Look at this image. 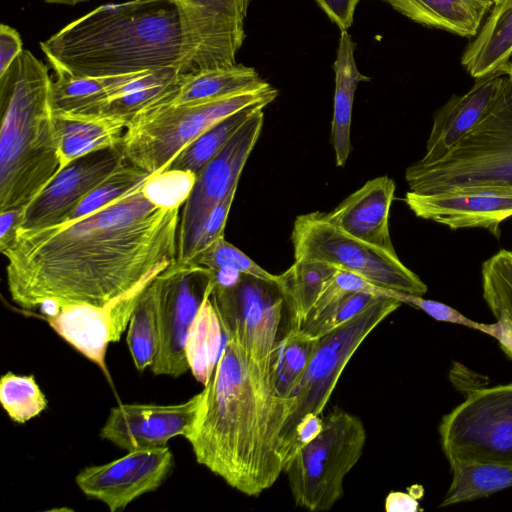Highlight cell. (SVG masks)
Listing matches in <instances>:
<instances>
[{
  "label": "cell",
  "mask_w": 512,
  "mask_h": 512,
  "mask_svg": "<svg viewBox=\"0 0 512 512\" xmlns=\"http://www.w3.org/2000/svg\"><path fill=\"white\" fill-rule=\"evenodd\" d=\"M144 184L81 218L17 229L0 248L12 301L24 310L49 307L46 315L102 307L174 263L180 208L159 206Z\"/></svg>",
  "instance_id": "cell-1"
},
{
  "label": "cell",
  "mask_w": 512,
  "mask_h": 512,
  "mask_svg": "<svg viewBox=\"0 0 512 512\" xmlns=\"http://www.w3.org/2000/svg\"><path fill=\"white\" fill-rule=\"evenodd\" d=\"M200 394L185 436L196 461L233 489L259 496L283 473L278 449L292 406L273 386L270 359L257 361L227 339Z\"/></svg>",
  "instance_id": "cell-2"
},
{
  "label": "cell",
  "mask_w": 512,
  "mask_h": 512,
  "mask_svg": "<svg viewBox=\"0 0 512 512\" xmlns=\"http://www.w3.org/2000/svg\"><path fill=\"white\" fill-rule=\"evenodd\" d=\"M53 71L107 77L176 67L182 34L168 0L105 4L40 42Z\"/></svg>",
  "instance_id": "cell-3"
},
{
  "label": "cell",
  "mask_w": 512,
  "mask_h": 512,
  "mask_svg": "<svg viewBox=\"0 0 512 512\" xmlns=\"http://www.w3.org/2000/svg\"><path fill=\"white\" fill-rule=\"evenodd\" d=\"M0 212L22 210L61 171L47 66L23 50L0 75Z\"/></svg>",
  "instance_id": "cell-4"
},
{
  "label": "cell",
  "mask_w": 512,
  "mask_h": 512,
  "mask_svg": "<svg viewBox=\"0 0 512 512\" xmlns=\"http://www.w3.org/2000/svg\"><path fill=\"white\" fill-rule=\"evenodd\" d=\"M409 191L418 194L475 190L512 194V82L505 77L477 123L441 160L410 165Z\"/></svg>",
  "instance_id": "cell-5"
},
{
  "label": "cell",
  "mask_w": 512,
  "mask_h": 512,
  "mask_svg": "<svg viewBox=\"0 0 512 512\" xmlns=\"http://www.w3.org/2000/svg\"><path fill=\"white\" fill-rule=\"evenodd\" d=\"M277 94L269 85L212 101L146 108L129 121L122 151L130 164L146 173L161 172L181 150L212 126L247 106L268 105Z\"/></svg>",
  "instance_id": "cell-6"
},
{
  "label": "cell",
  "mask_w": 512,
  "mask_h": 512,
  "mask_svg": "<svg viewBox=\"0 0 512 512\" xmlns=\"http://www.w3.org/2000/svg\"><path fill=\"white\" fill-rule=\"evenodd\" d=\"M366 429L362 420L335 407L323 417L321 432L284 467L296 506L330 510L344 495V479L361 458Z\"/></svg>",
  "instance_id": "cell-7"
},
{
  "label": "cell",
  "mask_w": 512,
  "mask_h": 512,
  "mask_svg": "<svg viewBox=\"0 0 512 512\" xmlns=\"http://www.w3.org/2000/svg\"><path fill=\"white\" fill-rule=\"evenodd\" d=\"M291 240L295 260L324 262L384 289L418 296L427 292L426 284L397 254L346 233L330 223L322 212L299 215L294 221Z\"/></svg>",
  "instance_id": "cell-8"
},
{
  "label": "cell",
  "mask_w": 512,
  "mask_h": 512,
  "mask_svg": "<svg viewBox=\"0 0 512 512\" xmlns=\"http://www.w3.org/2000/svg\"><path fill=\"white\" fill-rule=\"evenodd\" d=\"M401 304L394 298L382 297L345 324L319 338L291 397L290 415L281 432L278 451L283 461V469L297 425L308 414H322L356 350Z\"/></svg>",
  "instance_id": "cell-9"
},
{
  "label": "cell",
  "mask_w": 512,
  "mask_h": 512,
  "mask_svg": "<svg viewBox=\"0 0 512 512\" xmlns=\"http://www.w3.org/2000/svg\"><path fill=\"white\" fill-rule=\"evenodd\" d=\"M450 468L466 463L512 465V383L478 389L439 425Z\"/></svg>",
  "instance_id": "cell-10"
},
{
  "label": "cell",
  "mask_w": 512,
  "mask_h": 512,
  "mask_svg": "<svg viewBox=\"0 0 512 512\" xmlns=\"http://www.w3.org/2000/svg\"><path fill=\"white\" fill-rule=\"evenodd\" d=\"M158 349L155 376L178 378L189 370L185 344L189 329L215 285V272L193 261H175L156 276Z\"/></svg>",
  "instance_id": "cell-11"
},
{
  "label": "cell",
  "mask_w": 512,
  "mask_h": 512,
  "mask_svg": "<svg viewBox=\"0 0 512 512\" xmlns=\"http://www.w3.org/2000/svg\"><path fill=\"white\" fill-rule=\"evenodd\" d=\"M211 301L226 339H233L257 361L270 359L284 329V298L275 283L242 274L233 285L215 282Z\"/></svg>",
  "instance_id": "cell-12"
},
{
  "label": "cell",
  "mask_w": 512,
  "mask_h": 512,
  "mask_svg": "<svg viewBox=\"0 0 512 512\" xmlns=\"http://www.w3.org/2000/svg\"><path fill=\"white\" fill-rule=\"evenodd\" d=\"M178 12L182 56L178 77L236 64L251 0H168Z\"/></svg>",
  "instance_id": "cell-13"
},
{
  "label": "cell",
  "mask_w": 512,
  "mask_h": 512,
  "mask_svg": "<svg viewBox=\"0 0 512 512\" xmlns=\"http://www.w3.org/2000/svg\"><path fill=\"white\" fill-rule=\"evenodd\" d=\"M263 108H258L220 152L197 175L180 214L177 261H188L206 219L238 186L243 168L263 127Z\"/></svg>",
  "instance_id": "cell-14"
},
{
  "label": "cell",
  "mask_w": 512,
  "mask_h": 512,
  "mask_svg": "<svg viewBox=\"0 0 512 512\" xmlns=\"http://www.w3.org/2000/svg\"><path fill=\"white\" fill-rule=\"evenodd\" d=\"M126 161L121 146L72 161L22 209L17 229H41L64 223Z\"/></svg>",
  "instance_id": "cell-15"
},
{
  "label": "cell",
  "mask_w": 512,
  "mask_h": 512,
  "mask_svg": "<svg viewBox=\"0 0 512 512\" xmlns=\"http://www.w3.org/2000/svg\"><path fill=\"white\" fill-rule=\"evenodd\" d=\"M173 463L167 446L138 449L109 463L83 468L75 481L88 498L99 500L116 512L157 490L170 474Z\"/></svg>",
  "instance_id": "cell-16"
},
{
  "label": "cell",
  "mask_w": 512,
  "mask_h": 512,
  "mask_svg": "<svg viewBox=\"0 0 512 512\" xmlns=\"http://www.w3.org/2000/svg\"><path fill=\"white\" fill-rule=\"evenodd\" d=\"M200 398L199 392L180 404L113 407L100 430V437L127 451L164 447L173 437L187 435L194 423Z\"/></svg>",
  "instance_id": "cell-17"
},
{
  "label": "cell",
  "mask_w": 512,
  "mask_h": 512,
  "mask_svg": "<svg viewBox=\"0 0 512 512\" xmlns=\"http://www.w3.org/2000/svg\"><path fill=\"white\" fill-rule=\"evenodd\" d=\"M405 203L419 218L452 230L483 228L500 235V224L512 216V194L475 190L418 194L407 191Z\"/></svg>",
  "instance_id": "cell-18"
},
{
  "label": "cell",
  "mask_w": 512,
  "mask_h": 512,
  "mask_svg": "<svg viewBox=\"0 0 512 512\" xmlns=\"http://www.w3.org/2000/svg\"><path fill=\"white\" fill-rule=\"evenodd\" d=\"M506 77L500 72L476 79L463 95L452 96L435 114L424 156L417 161L430 165L446 154L483 117Z\"/></svg>",
  "instance_id": "cell-19"
},
{
  "label": "cell",
  "mask_w": 512,
  "mask_h": 512,
  "mask_svg": "<svg viewBox=\"0 0 512 512\" xmlns=\"http://www.w3.org/2000/svg\"><path fill=\"white\" fill-rule=\"evenodd\" d=\"M395 189V182L386 175L371 179L335 209L324 213L325 217L355 238L397 254L389 231Z\"/></svg>",
  "instance_id": "cell-20"
},
{
  "label": "cell",
  "mask_w": 512,
  "mask_h": 512,
  "mask_svg": "<svg viewBox=\"0 0 512 512\" xmlns=\"http://www.w3.org/2000/svg\"><path fill=\"white\" fill-rule=\"evenodd\" d=\"M110 304L70 305L58 309L44 319L69 345L96 364L106 375V352L113 342Z\"/></svg>",
  "instance_id": "cell-21"
},
{
  "label": "cell",
  "mask_w": 512,
  "mask_h": 512,
  "mask_svg": "<svg viewBox=\"0 0 512 512\" xmlns=\"http://www.w3.org/2000/svg\"><path fill=\"white\" fill-rule=\"evenodd\" d=\"M61 170L72 161L104 149L120 147L129 121L106 114L55 112Z\"/></svg>",
  "instance_id": "cell-22"
},
{
  "label": "cell",
  "mask_w": 512,
  "mask_h": 512,
  "mask_svg": "<svg viewBox=\"0 0 512 512\" xmlns=\"http://www.w3.org/2000/svg\"><path fill=\"white\" fill-rule=\"evenodd\" d=\"M512 58V0H496L461 58L475 79L504 72Z\"/></svg>",
  "instance_id": "cell-23"
},
{
  "label": "cell",
  "mask_w": 512,
  "mask_h": 512,
  "mask_svg": "<svg viewBox=\"0 0 512 512\" xmlns=\"http://www.w3.org/2000/svg\"><path fill=\"white\" fill-rule=\"evenodd\" d=\"M269 85L253 67L233 64L178 77L174 89L152 106L212 101Z\"/></svg>",
  "instance_id": "cell-24"
},
{
  "label": "cell",
  "mask_w": 512,
  "mask_h": 512,
  "mask_svg": "<svg viewBox=\"0 0 512 512\" xmlns=\"http://www.w3.org/2000/svg\"><path fill=\"white\" fill-rule=\"evenodd\" d=\"M421 25L474 37L494 0H381Z\"/></svg>",
  "instance_id": "cell-25"
},
{
  "label": "cell",
  "mask_w": 512,
  "mask_h": 512,
  "mask_svg": "<svg viewBox=\"0 0 512 512\" xmlns=\"http://www.w3.org/2000/svg\"><path fill=\"white\" fill-rule=\"evenodd\" d=\"M355 47L348 31H341L334 62L335 94L331 125V142L336 165L339 167L345 165L351 151L352 108L358 83L370 80L358 70L354 56Z\"/></svg>",
  "instance_id": "cell-26"
},
{
  "label": "cell",
  "mask_w": 512,
  "mask_h": 512,
  "mask_svg": "<svg viewBox=\"0 0 512 512\" xmlns=\"http://www.w3.org/2000/svg\"><path fill=\"white\" fill-rule=\"evenodd\" d=\"M139 73L90 77L54 71L52 76L54 110L80 114L95 113L104 104L119 97L124 86Z\"/></svg>",
  "instance_id": "cell-27"
},
{
  "label": "cell",
  "mask_w": 512,
  "mask_h": 512,
  "mask_svg": "<svg viewBox=\"0 0 512 512\" xmlns=\"http://www.w3.org/2000/svg\"><path fill=\"white\" fill-rule=\"evenodd\" d=\"M338 269L313 260H295L284 273L277 275L276 286L281 292L289 330H301L326 283Z\"/></svg>",
  "instance_id": "cell-28"
},
{
  "label": "cell",
  "mask_w": 512,
  "mask_h": 512,
  "mask_svg": "<svg viewBox=\"0 0 512 512\" xmlns=\"http://www.w3.org/2000/svg\"><path fill=\"white\" fill-rule=\"evenodd\" d=\"M483 298L496 319L487 335L512 359V251L502 249L482 263Z\"/></svg>",
  "instance_id": "cell-29"
},
{
  "label": "cell",
  "mask_w": 512,
  "mask_h": 512,
  "mask_svg": "<svg viewBox=\"0 0 512 512\" xmlns=\"http://www.w3.org/2000/svg\"><path fill=\"white\" fill-rule=\"evenodd\" d=\"M203 301L187 335L185 353L194 378L207 385L211 379L222 349V326L210 298Z\"/></svg>",
  "instance_id": "cell-30"
},
{
  "label": "cell",
  "mask_w": 512,
  "mask_h": 512,
  "mask_svg": "<svg viewBox=\"0 0 512 512\" xmlns=\"http://www.w3.org/2000/svg\"><path fill=\"white\" fill-rule=\"evenodd\" d=\"M178 81L176 67L140 72L124 87L122 94L92 114H106L130 121L136 114L152 106L174 89Z\"/></svg>",
  "instance_id": "cell-31"
},
{
  "label": "cell",
  "mask_w": 512,
  "mask_h": 512,
  "mask_svg": "<svg viewBox=\"0 0 512 512\" xmlns=\"http://www.w3.org/2000/svg\"><path fill=\"white\" fill-rule=\"evenodd\" d=\"M265 106L253 104L224 118L181 150L164 170L187 171L197 176L249 117Z\"/></svg>",
  "instance_id": "cell-32"
},
{
  "label": "cell",
  "mask_w": 512,
  "mask_h": 512,
  "mask_svg": "<svg viewBox=\"0 0 512 512\" xmlns=\"http://www.w3.org/2000/svg\"><path fill=\"white\" fill-rule=\"evenodd\" d=\"M450 487L441 502L449 506L490 496L512 487V465L466 463L451 468Z\"/></svg>",
  "instance_id": "cell-33"
},
{
  "label": "cell",
  "mask_w": 512,
  "mask_h": 512,
  "mask_svg": "<svg viewBox=\"0 0 512 512\" xmlns=\"http://www.w3.org/2000/svg\"><path fill=\"white\" fill-rule=\"evenodd\" d=\"M158 336V288L155 277L142 292L128 324L127 344L139 372L153 364Z\"/></svg>",
  "instance_id": "cell-34"
},
{
  "label": "cell",
  "mask_w": 512,
  "mask_h": 512,
  "mask_svg": "<svg viewBox=\"0 0 512 512\" xmlns=\"http://www.w3.org/2000/svg\"><path fill=\"white\" fill-rule=\"evenodd\" d=\"M319 339L289 330L271 354L270 372L276 392L291 398Z\"/></svg>",
  "instance_id": "cell-35"
},
{
  "label": "cell",
  "mask_w": 512,
  "mask_h": 512,
  "mask_svg": "<svg viewBox=\"0 0 512 512\" xmlns=\"http://www.w3.org/2000/svg\"><path fill=\"white\" fill-rule=\"evenodd\" d=\"M0 403L10 419L24 424L47 408V399L33 375L7 372L0 378Z\"/></svg>",
  "instance_id": "cell-36"
},
{
  "label": "cell",
  "mask_w": 512,
  "mask_h": 512,
  "mask_svg": "<svg viewBox=\"0 0 512 512\" xmlns=\"http://www.w3.org/2000/svg\"><path fill=\"white\" fill-rule=\"evenodd\" d=\"M150 175L126 161L84 199L65 222L86 216L132 192L142 186Z\"/></svg>",
  "instance_id": "cell-37"
},
{
  "label": "cell",
  "mask_w": 512,
  "mask_h": 512,
  "mask_svg": "<svg viewBox=\"0 0 512 512\" xmlns=\"http://www.w3.org/2000/svg\"><path fill=\"white\" fill-rule=\"evenodd\" d=\"M382 298L374 293L358 291L347 294L326 307L316 317L307 320L301 328L305 335L319 339Z\"/></svg>",
  "instance_id": "cell-38"
},
{
  "label": "cell",
  "mask_w": 512,
  "mask_h": 512,
  "mask_svg": "<svg viewBox=\"0 0 512 512\" xmlns=\"http://www.w3.org/2000/svg\"><path fill=\"white\" fill-rule=\"evenodd\" d=\"M190 261L213 271L231 269L273 283L277 280V275L264 270L244 252L226 241L224 236L196 254Z\"/></svg>",
  "instance_id": "cell-39"
},
{
  "label": "cell",
  "mask_w": 512,
  "mask_h": 512,
  "mask_svg": "<svg viewBox=\"0 0 512 512\" xmlns=\"http://www.w3.org/2000/svg\"><path fill=\"white\" fill-rule=\"evenodd\" d=\"M196 175L181 170H163L151 174L143 186L145 195L165 208H181L187 200Z\"/></svg>",
  "instance_id": "cell-40"
},
{
  "label": "cell",
  "mask_w": 512,
  "mask_h": 512,
  "mask_svg": "<svg viewBox=\"0 0 512 512\" xmlns=\"http://www.w3.org/2000/svg\"><path fill=\"white\" fill-rule=\"evenodd\" d=\"M387 290L389 289L378 287L352 272L338 269L326 283L306 321L316 317L326 307L340 300L347 294L365 291L378 296L387 297Z\"/></svg>",
  "instance_id": "cell-41"
},
{
  "label": "cell",
  "mask_w": 512,
  "mask_h": 512,
  "mask_svg": "<svg viewBox=\"0 0 512 512\" xmlns=\"http://www.w3.org/2000/svg\"><path fill=\"white\" fill-rule=\"evenodd\" d=\"M387 296L394 298V299L400 301L401 303H405V304L411 305L413 307H416V308L424 311L426 314H428L429 316H431L433 319H435L437 321L464 325L468 328L481 331L485 334H487V332H488V324L475 322V321L465 317L463 314H461L456 309H454L444 303L434 301V300L424 299L422 296L397 292V291H393V290H388Z\"/></svg>",
  "instance_id": "cell-42"
},
{
  "label": "cell",
  "mask_w": 512,
  "mask_h": 512,
  "mask_svg": "<svg viewBox=\"0 0 512 512\" xmlns=\"http://www.w3.org/2000/svg\"><path fill=\"white\" fill-rule=\"evenodd\" d=\"M236 190L237 187H234L225 198L216 205L206 219L195 242L191 259L214 241L224 236L225 225Z\"/></svg>",
  "instance_id": "cell-43"
},
{
  "label": "cell",
  "mask_w": 512,
  "mask_h": 512,
  "mask_svg": "<svg viewBox=\"0 0 512 512\" xmlns=\"http://www.w3.org/2000/svg\"><path fill=\"white\" fill-rule=\"evenodd\" d=\"M323 417L316 414L306 415L297 425L286 464L322 430ZM285 464V466H286ZM284 466V467H285ZM284 470V469H283Z\"/></svg>",
  "instance_id": "cell-44"
},
{
  "label": "cell",
  "mask_w": 512,
  "mask_h": 512,
  "mask_svg": "<svg viewBox=\"0 0 512 512\" xmlns=\"http://www.w3.org/2000/svg\"><path fill=\"white\" fill-rule=\"evenodd\" d=\"M22 39L13 27L0 25V75H2L23 51Z\"/></svg>",
  "instance_id": "cell-45"
},
{
  "label": "cell",
  "mask_w": 512,
  "mask_h": 512,
  "mask_svg": "<svg viewBox=\"0 0 512 512\" xmlns=\"http://www.w3.org/2000/svg\"><path fill=\"white\" fill-rule=\"evenodd\" d=\"M322 10L341 31L353 22L355 9L360 0H316Z\"/></svg>",
  "instance_id": "cell-46"
},
{
  "label": "cell",
  "mask_w": 512,
  "mask_h": 512,
  "mask_svg": "<svg viewBox=\"0 0 512 512\" xmlns=\"http://www.w3.org/2000/svg\"><path fill=\"white\" fill-rule=\"evenodd\" d=\"M387 512H415L419 510V503L411 493L390 492L385 499Z\"/></svg>",
  "instance_id": "cell-47"
},
{
  "label": "cell",
  "mask_w": 512,
  "mask_h": 512,
  "mask_svg": "<svg viewBox=\"0 0 512 512\" xmlns=\"http://www.w3.org/2000/svg\"><path fill=\"white\" fill-rule=\"evenodd\" d=\"M21 211L0 212V248L9 242L16 231Z\"/></svg>",
  "instance_id": "cell-48"
},
{
  "label": "cell",
  "mask_w": 512,
  "mask_h": 512,
  "mask_svg": "<svg viewBox=\"0 0 512 512\" xmlns=\"http://www.w3.org/2000/svg\"><path fill=\"white\" fill-rule=\"evenodd\" d=\"M50 4H61V5H76L88 0H43Z\"/></svg>",
  "instance_id": "cell-49"
},
{
  "label": "cell",
  "mask_w": 512,
  "mask_h": 512,
  "mask_svg": "<svg viewBox=\"0 0 512 512\" xmlns=\"http://www.w3.org/2000/svg\"><path fill=\"white\" fill-rule=\"evenodd\" d=\"M506 75L507 77L510 79V81L512 82V58L510 60V63L506 69Z\"/></svg>",
  "instance_id": "cell-50"
},
{
  "label": "cell",
  "mask_w": 512,
  "mask_h": 512,
  "mask_svg": "<svg viewBox=\"0 0 512 512\" xmlns=\"http://www.w3.org/2000/svg\"><path fill=\"white\" fill-rule=\"evenodd\" d=\"M495 1H496V0H494V2H495Z\"/></svg>",
  "instance_id": "cell-51"
}]
</instances>
